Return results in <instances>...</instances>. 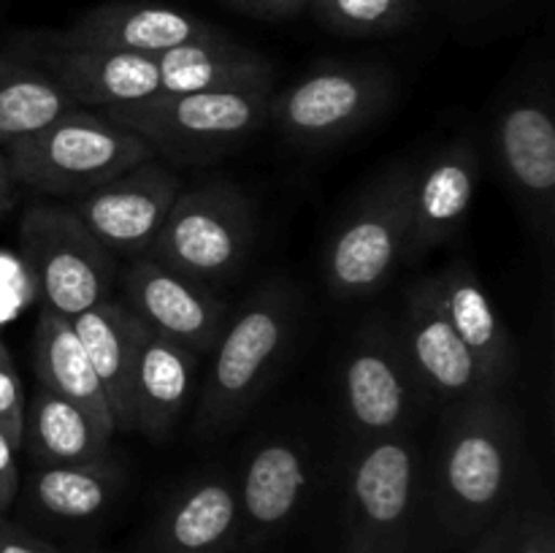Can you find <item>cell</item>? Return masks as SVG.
Masks as SVG:
<instances>
[{
    "instance_id": "obj_17",
    "label": "cell",
    "mask_w": 555,
    "mask_h": 553,
    "mask_svg": "<svg viewBox=\"0 0 555 553\" xmlns=\"http://www.w3.org/2000/svg\"><path fill=\"white\" fill-rule=\"evenodd\" d=\"M211 25L177 9L150 3H108L81 16L70 30L41 38L57 49H112V52L163 54L182 43L220 38Z\"/></svg>"
},
{
    "instance_id": "obj_11",
    "label": "cell",
    "mask_w": 555,
    "mask_h": 553,
    "mask_svg": "<svg viewBox=\"0 0 555 553\" xmlns=\"http://www.w3.org/2000/svg\"><path fill=\"white\" fill-rule=\"evenodd\" d=\"M179 190L182 184L177 173L150 157L112 182L79 195L70 209L108 253L133 260L150 253Z\"/></svg>"
},
{
    "instance_id": "obj_31",
    "label": "cell",
    "mask_w": 555,
    "mask_h": 553,
    "mask_svg": "<svg viewBox=\"0 0 555 553\" xmlns=\"http://www.w3.org/2000/svg\"><path fill=\"white\" fill-rule=\"evenodd\" d=\"M0 553H65L54 542L43 540L20 520L0 513Z\"/></svg>"
},
{
    "instance_id": "obj_1",
    "label": "cell",
    "mask_w": 555,
    "mask_h": 553,
    "mask_svg": "<svg viewBox=\"0 0 555 553\" xmlns=\"http://www.w3.org/2000/svg\"><path fill=\"white\" fill-rule=\"evenodd\" d=\"M520 426L499 394L450 404L434 466V502L455 537L480 535L507 507L520 475Z\"/></svg>"
},
{
    "instance_id": "obj_4",
    "label": "cell",
    "mask_w": 555,
    "mask_h": 553,
    "mask_svg": "<svg viewBox=\"0 0 555 553\" xmlns=\"http://www.w3.org/2000/svg\"><path fill=\"white\" fill-rule=\"evenodd\" d=\"M14 184L38 195L79 198L128 168L155 157L122 125L74 106L36 133L3 146Z\"/></svg>"
},
{
    "instance_id": "obj_26",
    "label": "cell",
    "mask_w": 555,
    "mask_h": 553,
    "mask_svg": "<svg viewBox=\"0 0 555 553\" xmlns=\"http://www.w3.org/2000/svg\"><path fill=\"white\" fill-rule=\"evenodd\" d=\"M108 439L112 434L103 432L81 407L43 385H38L33 399L25 401L22 445L33 464L60 466L106 459Z\"/></svg>"
},
{
    "instance_id": "obj_8",
    "label": "cell",
    "mask_w": 555,
    "mask_h": 553,
    "mask_svg": "<svg viewBox=\"0 0 555 553\" xmlns=\"http://www.w3.org/2000/svg\"><path fill=\"white\" fill-rule=\"evenodd\" d=\"M393 95V76L369 63H320L271 95L269 123L293 144L325 150L366 128Z\"/></svg>"
},
{
    "instance_id": "obj_33",
    "label": "cell",
    "mask_w": 555,
    "mask_h": 553,
    "mask_svg": "<svg viewBox=\"0 0 555 553\" xmlns=\"http://www.w3.org/2000/svg\"><path fill=\"white\" fill-rule=\"evenodd\" d=\"M11 439L0 432V513H9L14 499L20 497V466Z\"/></svg>"
},
{
    "instance_id": "obj_7",
    "label": "cell",
    "mask_w": 555,
    "mask_h": 553,
    "mask_svg": "<svg viewBox=\"0 0 555 553\" xmlns=\"http://www.w3.org/2000/svg\"><path fill=\"white\" fill-rule=\"evenodd\" d=\"M421 453L406 434L363 439L347 477L345 553H406Z\"/></svg>"
},
{
    "instance_id": "obj_35",
    "label": "cell",
    "mask_w": 555,
    "mask_h": 553,
    "mask_svg": "<svg viewBox=\"0 0 555 553\" xmlns=\"http://www.w3.org/2000/svg\"><path fill=\"white\" fill-rule=\"evenodd\" d=\"M14 201H16L14 179H11V171H9V163H5V155H3V152H0V217H3L5 211H11Z\"/></svg>"
},
{
    "instance_id": "obj_9",
    "label": "cell",
    "mask_w": 555,
    "mask_h": 553,
    "mask_svg": "<svg viewBox=\"0 0 555 553\" xmlns=\"http://www.w3.org/2000/svg\"><path fill=\"white\" fill-rule=\"evenodd\" d=\"M25 266L36 276L43 307L74 320L106 301L114 282L112 253L70 206H30L20 222Z\"/></svg>"
},
{
    "instance_id": "obj_16",
    "label": "cell",
    "mask_w": 555,
    "mask_h": 553,
    "mask_svg": "<svg viewBox=\"0 0 555 553\" xmlns=\"http://www.w3.org/2000/svg\"><path fill=\"white\" fill-rule=\"evenodd\" d=\"M309 491L307 453L291 439H266L255 448L236 483L238 548L274 540L298 515Z\"/></svg>"
},
{
    "instance_id": "obj_29",
    "label": "cell",
    "mask_w": 555,
    "mask_h": 553,
    "mask_svg": "<svg viewBox=\"0 0 555 553\" xmlns=\"http://www.w3.org/2000/svg\"><path fill=\"white\" fill-rule=\"evenodd\" d=\"M22 426H25V388L16 374L9 350L0 352V432L22 448Z\"/></svg>"
},
{
    "instance_id": "obj_37",
    "label": "cell",
    "mask_w": 555,
    "mask_h": 553,
    "mask_svg": "<svg viewBox=\"0 0 555 553\" xmlns=\"http://www.w3.org/2000/svg\"><path fill=\"white\" fill-rule=\"evenodd\" d=\"M0 352H5V345H3V342H0Z\"/></svg>"
},
{
    "instance_id": "obj_18",
    "label": "cell",
    "mask_w": 555,
    "mask_h": 553,
    "mask_svg": "<svg viewBox=\"0 0 555 553\" xmlns=\"http://www.w3.org/2000/svg\"><path fill=\"white\" fill-rule=\"evenodd\" d=\"M33 60L70 98L74 106L106 108L146 101L160 92L157 54L112 52V49L43 47Z\"/></svg>"
},
{
    "instance_id": "obj_22",
    "label": "cell",
    "mask_w": 555,
    "mask_h": 553,
    "mask_svg": "<svg viewBox=\"0 0 555 553\" xmlns=\"http://www.w3.org/2000/svg\"><path fill=\"white\" fill-rule=\"evenodd\" d=\"M74 331L95 369L114 417V432H130V380L146 336V323L122 301L95 304L76 314Z\"/></svg>"
},
{
    "instance_id": "obj_3",
    "label": "cell",
    "mask_w": 555,
    "mask_h": 553,
    "mask_svg": "<svg viewBox=\"0 0 555 553\" xmlns=\"http://www.w3.org/2000/svg\"><path fill=\"white\" fill-rule=\"evenodd\" d=\"M271 87L209 92H157L101 112L139 136L152 155L171 163H211L231 155L269 123Z\"/></svg>"
},
{
    "instance_id": "obj_24",
    "label": "cell",
    "mask_w": 555,
    "mask_h": 553,
    "mask_svg": "<svg viewBox=\"0 0 555 553\" xmlns=\"http://www.w3.org/2000/svg\"><path fill=\"white\" fill-rule=\"evenodd\" d=\"M33 358H36V374L41 380L38 385L74 401L103 432L114 434V417L106 394L70 318H63L47 307L41 309L36 336H33Z\"/></svg>"
},
{
    "instance_id": "obj_27",
    "label": "cell",
    "mask_w": 555,
    "mask_h": 553,
    "mask_svg": "<svg viewBox=\"0 0 555 553\" xmlns=\"http://www.w3.org/2000/svg\"><path fill=\"white\" fill-rule=\"evenodd\" d=\"M68 108L70 98L41 65L0 52V146L36 133Z\"/></svg>"
},
{
    "instance_id": "obj_2",
    "label": "cell",
    "mask_w": 555,
    "mask_h": 553,
    "mask_svg": "<svg viewBox=\"0 0 555 553\" xmlns=\"http://www.w3.org/2000/svg\"><path fill=\"white\" fill-rule=\"evenodd\" d=\"M301 298L287 282H266L228 318L195 410V434L217 437L258 401L298 331Z\"/></svg>"
},
{
    "instance_id": "obj_21",
    "label": "cell",
    "mask_w": 555,
    "mask_h": 553,
    "mask_svg": "<svg viewBox=\"0 0 555 553\" xmlns=\"http://www.w3.org/2000/svg\"><path fill=\"white\" fill-rule=\"evenodd\" d=\"M198 358L188 347L146 331L130 380V432L152 439L173 432L193 396Z\"/></svg>"
},
{
    "instance_id": "obj_20",
    "label": "cell",
    "mask_w": 555,
    "mask_h": 553,
    "mask_svg": "<svg viewBox=\"0 0 555 553\" xmlns=\"http://www.w3.org/2000/svg\"><path fill=\"white\" fill-rule=\"evenodd\" d=\"M236 548V480L225 475L201 477L182 488L150 535V553H233Z\"/></svg>"
},
{
    "instance_id": "obj_5",
    "label": "cell",
    "mask_w": 555,
    "mask_h": 553,
    "mask_svg": "<svg viewBox=\"0 0 555 553\" xmlns=\"http://www.w3.org/2000/svg\"><path fill=\"white\" fill-rule=\"evenodd\" d=\"M255 239L253 204L231 182L179 190L150 258L204 285L231 280L247 263Z\"/></svg>"
},
{
    "instance_id": "obj_28",
    "label": "cell",
    "mask_w": 555,
    "mask_h": 553,
    "mask_svg": "<svg viewBox=\"0 0 555 553\" xmlns=\"http://www.w3.org/2000/svg\"><path fill=\"white\" fill-rule=\"evenodd\" d=\"M320 22L347 36H379L404 25L412 0H312Z\"/></svg>"
},
{
    "instance_id": "obj_19",
    "label": "cell",
    "mask_w": 555,
    "mask_h": 553,
    "mask_svg": "<svg viewBox=\"0 0 555 553\" xmlns=\"http://www.w3.org/2000/svg\"><path fill=\"white\" fill-rule=\"evenodd\" d=\"M428 285L455 336L475 358L486 388L499 394L515 372V342L477 271L466 260H455L428 276Z\"/></svg>"
},
{
    "instance_id": "obj_36",
    "label": "cell",
    "mask_w": 555,
    "mask_h": 553,
    "mask_svg": "<svg viewBox=\"0 0 555 553\" xmlns=\"http://www.w3.org/2000/svg\"><path fill=\"white\" fill-rule=\"evenodd\" d=\"M81 553H106V551H101V548H87V551H81Z\"/></svg>"
},
{
    "instance_id": "obj_13",
    "label": "cell",
    "mask_w": 555,
    "mask_h": 553,
    "mask_svg": "<svg viewBox=\"0 0 555 553\" xmlns=\"http://www.w3.org/2000/svg\"><path fill=\"white\" fill-rule=\"evenodd\" d=\"M499 168L524 209L551 228L555 193V119L551 101L524 92L504 103L493 123Z\"/></svg>"
},
{
    "instance_id": "obj_25",
    "label": "cell",
    "mask_w": 555,
    "mask_h": 553,
    "mask_svg": "<svg viewBox=\"0 0 555 553\" xmlns=\"http://www.w3.org/2000/svg\"><path fill=\"white\" fill-rule=\"evenodd\" d=\"M157 63H160V92L274 87V68L269 60L238 47L225 36L168 49L157 54Z\"/></svg>"
},
{
    "instance_id": "obj_15",
    "label": "cell",
    "mask_w": 555,
    "mask_h": 553,
    "mask_svg": "<svg viewBox=\"0 0 555 553\" xmlns=\"http://www.w3.org/2000/svg\"><path fill=\"white\" fill-rule=\"evenodd\" d=\"M480 182V155L475 141L461 136L439 146L412 184V228L406 258H421L453 242L469 217Z\"/></svg>"
},
{
    "instance_id": "obj_34",
    "label": "cell",
    "mask_w": 555,
    "mask_h": 553,
    "mask_svg": "<svg viewBox=\"0 0 555 553\" xmlns=\"http://www.w3.org/2000/svg\"><path fill=\"white\" fill-rule=\"evenodd\" d=\"M244 11H258L266 16H291L312 5V0H228Z\"/></svg>"
},
{
    "instance_id": "obj_32",
    "label": "cell",
    "mask_w": 555,
    "mask_h": 553,
    "mask_svg": "<svg viewBox=\"0 0 555 553\" xmlns=\"http://www.w3.org/2000/svg\"><path fill=\"white\" fill-rule=\"evenodd\" d=\"M518 520L520 513H507L504 510L491 526L480 531V540L472 545L469 553H509L515 540V531H518Z\"/></svg>"
},
{
    "instance_id": "obj_14",
    "label": "cell",
    "mask_w": 555,
    "mask_h": 553,
    "mask_svg": "<svg viewBox=\"0 0 555 553\" xmlns=\"http://www.w3.org/2000/svg\"><path fill=\"white\" fill-rule=\"evenodd\" d=\"M393 329L426 396L459 404L472 396L493 394L482 383L475 358L439 309L428 276L412 287Z\"/></svg>"
},
{
    "instance_id": "obj_23",
    "label": "cell",
    "mask_w": 555,
    "mask_h": 553,
    "mask_svg": "<svg viewBox=\"0 0 555 553\" xmlns=\"http://www.w3.org/2000/svg\"><path fill=\"white\" fill-rule=\"evenodd\" d=\"M122 470L112 459L38 466L27 475V507L49 524L79 526L106 513L119 497Z\"/></svg>"
},
{
    "instance_id": "obj_30",
    "label": "cell",
    "mask_w": 555,
    "mask_h": 553,
    "mask_svg": "<svg viewBox=\"0 0 555 553\" xmlns=\"http://www.w3.org/2000/svg\"><path fill=\"white\" fill-rule=\"evenodd\" d=\"M509 553H555V535L551 518L542 513L520 515L518 531H515Z\"/></svg>"
},
{
    "instance_id": "obj_10",
    "label": "cell",
    "mask_w": 555,
    "mask_h": 553,
    "mask_svg": "<svg viewBox=\"0 0 555 553\" xmlns=\"http://www.w3.org/2000/svg\"><path fill=\"white\" fill-rule=\"evenodd\" d=\"M396 329L374 323L358 329L341 361V401L361 439L404 434L423 399Z\"/></svg>"
},
{
    "instance_id": "obj_6",
    "label": "cell",
    "mask_w": 555,
    "mask_h": 553,
    "mask_svg": "<svg viewBox=\"0 0 555 553\" xmlns=\"http://www.w3.org/2000/svg\"><path fill=\"white\" fill-rule=\"evenodd\" d=\"M415 168L379 177L341 220L325 249V282L341 301L366 298L393 276L406 258L412 228Z\"/></svg>"
},
{
    "instance_id": "obj_12",
    "label": "cell",
    "mask_w": 555,
    "mask_h": 553,
    "mask_svg": "<svg viewBox=\"0 0 555 553\" xmlns=\"http://www.w3.org/2000/svg\"><path fill=\"white\" fill-rule=\"evenodd\" d=\"M122 304L144 320L146 329L195 356L215 350L231 318L228 304L209 285L171 271L150 255L133 258L122 271Z\"/></svg>"
}]
</instances>
